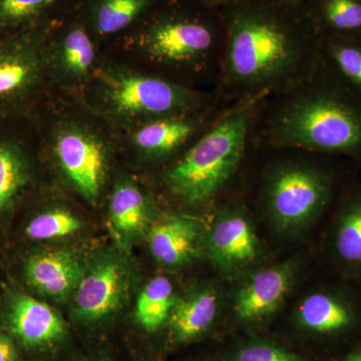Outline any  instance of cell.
<instances>
[{
	"label": "cell",
	"instance_id": "obj_1",
	"mask_svg": "<svg viewBox=\"0 0 361 361\" xmlns=\"http://www.w3.org/2000/svg\"><path fill=\"white\" fill-rule=\"evenodd\" d=\"M219 11L225 39L214 92L226 103L281 94L322 65L304 0H239Z\"/></svg>",
	"mask_w": 361,
	"mask_h": 361
},
{
	"label": "cell",
	"instance_id": "obj_2",
	"mask_svg": "<svg viewBox=\"0 0 361 361\" xmlns=\"http://www.w3.org/2000/svg\"><path fill=\"white\" fill-rule=\"evenodd\" d=\"M252 145L319 153L361 151V92L322 61L311 77L266 97L252 128Z\"/></svg>",
	"mask_w": 361,
	"mask_h": 361
},
{
	"label": "cell",
	"instance_id": "obj_3",
	"mask_svg": "<svg viewBox=\"0 0 361 361\" xmlns=\"http://www.w3.org/2000/svg\"><path fill=\"white\" fill-rule=\"evenodd\" d=\"M166 7L104 51L177 84L214 90L224 49L220 11L197 0L192 8L179 4Z\"/></svg>",
	"mask_w": 361,
	"mask_h": 361
},
{
	"label": "cell",
	"instance_id": "obj_4",
	"mask_svg": "<svg viewBox=\"0 0 361 361\" xmlns=\"http://www.w3.org/2000/svg\"><path fill=\"white\" fill-rule=\"evenodd\" d=\"M44 151L71 189L97 203L118 147V130L80 97L52 90L30 116Z\"/></svg>",
	"mask_w": 361,
	"mask_h": 361
},
{
	"label": "cell",
	"instance_id": "obj_5",
	"mask_svg": "<svg viewBox=\"0 0 361 361\" xmlns=\"http://www.w3.org/2000/svg\"><path fill=\"white\" fill-rule=\"evenodd\" d=\"M80 97L90 111L118 132L164 116L205 110L224 102L214 90L177 84L106 51Z\"/></svg>",
	"mask_w": 361,
	"mask_h": 361
},
{
	"label": "cell",
	"instance_id": "obj_6",
	"mask_svg": "<svg viewBox=\"0 0 361 361\" xmlns=\"http://www.w3.org/2000/svg\"><path fill=\"white\" fill-rule=\"evenodd\" d=\"M265 99L228 104L161 176L167 193L187 206L211 203L235 177L252 145V128Z\"/></svg>",
	"mask_w": 361,
	"mask_h": 361
},
{
	"label": "cell",
	"instance_id": "obj_7",
	"mask_svg": "<svg viewBox=\"0 0 361 361\" xmlns=\"http://www.w3.org/2000/svg\"><path fill=\"white\" fill-rule=\"evenodd\" d=\"M331 180L303 157L280 159L266 169L263 203L275 224L297 229L307 224L327 203Z\"/></svg>",
	"mask_w": 361,
	"mask_h": 361
},
{
	"label": "cell",
	"instance_id": "obj_8",
	"mask_svg": "<svg viewBox=\"0 0 361 361\" xmlns=\"http://www.w3.org/2000/svg\"><path fill=\"white\" fill-rule=\"evenodd\" d=\"M40 32L0 39V122L32 115L52 92Z\"/></svg>",
	"mask_w": 361,
	"mask_h": 361
},
{
	"label": "cell",
	"instance_id": "obj_9",
	"mask_svg": "<svg viewBox=\"0 0 361 361\" xmlns=\"http://www.w3.org/2000/svg\"><path fill=\"white\" fill-rule=\"evenodd\" d=\"M42 32L44 68L51 89L80 97L103 61L104 49L82 21Z\"/></svg>",
	"mask_w": 361,
	"mask_h": 361
},
{
	"label": "cell",
	"instance_id": "obj_10",
	"mask_svg": "<svg viewBox=\"0 0 361 361\" xmlns=\"http://www.w3.org/2000/svg\"><path fill=\"white\" fill-rule=\"evenodd\" d=\"M230 104L215 106L193 113L164 116L118 132V147L129 149L146 161H174L205 130Z\"/></svg>",
	"mask_w": 361,
	"mask_h": 361
},
{
	"label": "cell",
	"instance_id": "obj_11",
	"mask_svg": "<svg viewBox=\"0 0 361 361\" xmlns=\"http://www.w3.org/2000/svg\"><path fill=\"white\" fill-rule=\"evenodd\" d=\"M128 289L127 272L120 261L106 257L85 272L75 291V310L80 319L92 322L116 312Z\"/></svg>",
	"mask_w": 361,
	"mask_h": 361
},
{
	"label": "cell",
	"instance_id": "obj_12",
	"mask_svg": "<svg viewBox=\"0 0 361 361\" xmlns=\"http://www.w3.org/2000/svg\"><path fill=\"white\" fill-rule=\"evenodd\" d=\"M210 258L221 269L232 271L251 264L259 253V242L242 207H230L211 228L208 236Z\"/></svg>",
	"mask_w": 361,
	"mask_h": 361
},
{
	"label": "cell",
	"instance_id": "obj_13",
	"mask_svg": "<svg viewBox=\"0 0 361 361\" xmlns=\"http://www.w3.org/2000/svg\"><path fill=\"white\" fill-rule=\"evenodd\" d=\"M6 316L14 336L28 348L51 345L66 334V323L54 308L25 294L11 297Z\"/></svg>",
	"mask_w": 361,
	"mask_h": 361
},
{
	"label": "cell",
	"instance_id": "obj_14",
	"mask_svg": "<svg viewBox=\"0 0 361 361\" xmlns=\"http://www.w3.org/2000/svg\"><path fill=\"white\" fill-rule=\"evenodd\" d=\"M26 281L39 293L66 300L85 275L80 259L73 252L49 250L32 254L25 265Z\"/></svg>",
	"mask_w": 361,
	"mask_h": 361
},
{
	"label": "cell",
	"instance_id": "obj_15",
	"mask_svg": "<svg viewBox=\"0 0 361 361\" xmlns=\"http://www.w3.org/2000/svg\"><path fill=\"white\" fill-rule=\"evenodd\" d=\"M292 277L290 265H279L254 274L236 296L235 310L240 319H260L274 312L290 288Z\"/></svg>",
	"mask_w": 361,
	"mask_h": 361
},
{
	"label": "cell",
	"instance_id": "obj_16",
	"mask_svg": "<svg viewBox=\"0 0 361 361\" xmlns=\"http://www.w3.org/2000/svg\"><path fill=\"white\" fill-rule=\"evenodd\" d=\"M199 223L183 216L164 218L149 233V245L158 262L178 266L189 262L198 252Z\"/></svg>",
	"mask_w": 361,
	"mask_h": 361
},
{
	"label": "cell",
	"instance_id": "obj_17",
	"mask_svg": "<svg viewBox=\"0 0 361 361\" xmlns=\"http://www.w3.org/2000/svg\"><path fill=\"white\" fill-rule=\"evenodd\" d=\"M158 0H94L85 23L104 49L130 32L153 9Z\"/></svg>",
	"mask_w": 361,
	"mask_h": 361
},
{
	"label": "cell",
	"instance_id": "obj_18",
	"mask_svg": "<svg viewBox=\"0 0 361 361\" xmlns=\"http://www.w3.org/2000/svg\"><path fill=\"white\" fill-rule=\"evenodd\" d=\"M0 135V218L18 202L32 180V166L23 142Z\"/></svg>",
	"mask_w": 361,
	"mask_h": 361
},
{
	"label": "cell",
	"instance_id": "obj_19",
	"mask_svg": "<svg viewBox=\"0 0 361 361\" xmlns=\"http://www.w3.org/2000/svg\"><path fill=\"white\" fill-rule=\"evenodd\" d=\"M218 307V296L212 289L197 291L178 300L169 317L176 341H191L203 334L213 324Z\"/></svg>",
	"mask_w": 361,
	"mask_h": 361
},
{
	"label": "cell",
	"instance_id": "obj_20",
	"mask_svg": "<svg viewBox=\"0 0 361 361\" xmlns=\"http://www.w3.org/2000/svg\"><path fill=\"white\" fill-rule=\"evenodd\" d=\"M322 39L361 37V0H304Z\"/></svg>",
	"mask_w": 361,
	"mask_h": 361
},
{
	"label": "cell",
	"instance_id": "obj_21",
	"mask_svg": "<svg viewBox=\"0 0 361 361\" xmlns=\"http://www.w3.org/2000/svg\"><path fill=\"white\" fill-rule=\"evenodd\" d=\"M109 212L116 231L126 236L139 234L148 224V197L134 180L118 179L111 192Z\"/></svg>",
	"mask_w": 361,
	"mask_h": 361
},
{
	"label": "cell",
	"instance_id": "obj_22",
	"mask_svg": "<svg viewBox=\"0 0 361 361\" xmlns=\"http://www.w3.org/2000/svg\"><path fill=\"white\" fill-rule=\"evenodd\" d=\"M176 302L174 287L170 280L161 276L154 278L137 298V322L148 331H156L169 320Z\"/></svg>",
	"mask_w": 361,
	"mask_h": 361
},
{
	"label": "cell",
	"instance_id": "obj_23",
	"mask_svg": "<svg viewBox=\"0 0 361 361\" xmlns=\"http://www.w3.org/2000/svg\"><path fill=\"white\" fill-rule=\"evenodd\" d=\"M325 65L342 80L361 92V39L351 37L322 39Z\"/></svg>",
	"mask_w": 361,
	"mask_h": 361
},
{
	"label": "cell",
	"instance_id": "obj_24",
	"mask_svg": "<svg viewBox=\"0 0 361 361\" xmlns=\"http://www.w3.org/2000/svg\"><path fill=\"white\" fill-rule=\"evenodd\" d=\"M299 322L306 329L320 334L337 331L350 322L348 310L323 293H315L304 299L298 310Z\"/></svg>",
	"mask_w": 361,
	"mask_h": 361
},
{
	"label": "cell",
	"instance_id": "obj_25",
	"mask_svg": "<svg viewBox=\"0 0 361 361\" xmlns=\"http://www.w3.org/2000/svg\"><path fill=\"white\" fill-rule=\"evenodd\" d=\"M82 222L66 208H52L37 214L28 222L25 234L33 240H51L73 234Z\"/></svg>",
	"mask_w": 361,
	"mask_h": 361
},
{
	"label": "cell",
	"instance_id": "obj_26",
	"mask_svg": "<svg viewBox=\"0 0 361 361\" xmlns=\"http://www.w3.org/2000/svg\"><path fill=\"white\" fill-rule=\"evenodd\" d=\"M59 0H0V30L28 25L51 13Z\"/></svg>",
	"mask_w": 361,
	"mask_h": 361
},
{
	"label": "cell",
	"instance_id": "obj_27",
	"mask_svg": "<svg viewBox=\"0 0 361 361\" xmlns=\"http://www.w3.org/2000/svg\"><path fill=\"white\" fill-rule=\"evenodd\" d=\"M337 251L348 262L361 261V203L344 216L336 240Z\"/></svg>",
	"mask_w": 361,
	"mask_h": 361
},
{
	"label": "cell",
	"instance_id": "obj_28",
	"mask_svg": "<svg viewBox=\"0 0 361 361\" xmlns=\"http://www.w3.org/2000/svg\"><path fill=\"white\" fill-rule=\"evenodd\" d=\"M233 361H300L298 356L273 344L255 343L242 348Z\"/></svg>",
	"mask_w": 361,
	"mask_h": 361
},
{
	"label": "cell",
	"instance_id": "obj_29",
	"mask_svg": "<svg viewBox=\"0 0 361 361\" xmlns=\"http://www.w3.org/2000/svg\"><path fill=\"white\" fill-rule=\"evenodd\" d=\"M0 361H20L13 341L4 334H0Z\"/></svg>",
	"mask_w": 361,
	"mask_h": 361
},
{
	"label": "cell",
	"instance_id": "obj_30",
	"mask_svg": "<svg viewBox=\"0 0 361 361\" xmlns=\"http://www.w3.org/2000/svg\"><path fill=\"white\" fill-rule=\"evenodd\" d=\"M197 1L200 2L203 6L210 7V8L220 11L223 7L230 6V4L239 1V0H197Z\"/></svg>",
	"mask_w": 361,
	"mask_h": 361
},
{
	"label": "cell",
	"instance_id": "obj_31",
	"mask_svg": "<svg viewBox=\"0 0 361 361\" xmlns=\"http://www.w3.org/2000/svg\"><path fill=\"white\" fill-rule=\"evenodd\" d=\"M343 361H361V351H356V353H351V355Z\"/></svg>",
	"mask_w": 361,
	"mask_h": 361
},
{
	"label": "cell",
	"instance_id": "obj_32",
	"mask_svg": "<svg viewBox=\"0 0 361 361\" xmlns=\"http://www.w3.org/2000/svg\"><path fill=\"white\" fill-rule=\"evenodd\" d=\"M102 361H109V360H102Z\"/></svg>",
	"mask_w": 361,
	"mask_h": 361
},
{
	"label": "cell",
	"instance_id": "obj_33",
	"mask_svg": "<svg viewBox=\"0 0 361 361\" xmlns=\"http://www.w3.org/2000/svg\"><path fill=\"white\" fill-rule=\"evenodd\" d=\"M360 39H361V37H360Z\"/></svg>",
	"mask_w": 361,
	"mask_h": 361
}]
</instances>
